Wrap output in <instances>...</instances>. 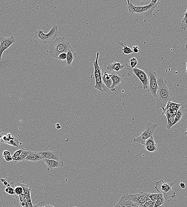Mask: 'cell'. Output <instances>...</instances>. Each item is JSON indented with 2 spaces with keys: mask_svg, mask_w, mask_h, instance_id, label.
<instances>
[{
  "mask_svg": "<svg viewBox=\"0 0 187 207\" xmlns=\"http://www.w3.org/2000/svg\"><path fill=\"white\" fill-rule=\"evenodd\" d=\"M159 89L156 92V108H165L169 102L172 100V94L164 81L163 77L157 76Z\"/></svg>",
  "mask_w": 187,
  "mask_h": 207,
  "instance_id": "1",
  "label": "cell"
},
{
  "mask_svg": "<svg viewBox=\"0 0 187 207\" xmlns=\"http://www.w3.org/2000/svg\"><path fill=\"white\" fill-rule=\"evenodd\" d=\"M129 13L130 15L139 14L144 15L147 17L151 18L152 13L155 8L157 9L158 6L160 4L159 1L152 0L149 4L143 6H135L130 1H127Z\"/></svg>",
  "mask_w": 187,
  "mask_h": 207,
  "instance_id": "2",
  "label": "cell"
},
{
  "mask_svg": "<svg viewBox=\"0 0 187 207\" xmlns=\"http://www.w3.org/2000/svg\"><path fill=\"white\" fill-rule=\"evenodd\" d=\"M71 46L70 42L67 41L64 37H57L50 44L47 53L52 58L56 59L62 53H67Z\"/></svg>",
  "mask_w": 187,
  "mask_h": 207,
  "instance_id": "3",
  "label": "cell"
},
{
  "mask_svg": "<svg viewBox=\"0 0 187 207\" xmlns=\"http://www.w3.org/2000/svg\"><path fill=\"white\" fill-rule=\"evenodd\" d=\"M59 28L58 25H54L47 34L44 33L43 30H38L35 31L34 35L39 43L46 44L50 43L54 41L58 36Z\"/></svg>",
  "mask_w": 187,
  "mask_h": 207,
  "instance_id": "4",
  "label": "cell"
},
{
  "mask_svg": "<svg viewBox=\"0 0 187 207\" xmlns=\"http://www.w3.org/2000/svg\"><path fill=\"white\" fill-rule=\"evenodd\" d=\"M175 184V182H166L161 180L155 183V189L159 193L163 195L164 199L168 200L171 198L176 197L175 192L172 190V187Z\"/></svg>",
  "mask_w": 187,
  "mask_h": 207,
  "instance_id": "5",
  "label": "cell"
},
{
  "mask_svg": "<svg viewBox=\"0 0 187 207\" xmlns=\"http://www.w3.org/2000/svg\"><path fill=\"white\" fill-rule=\"evenodd\" d=\"M99 55V53L98 52L96 55V60L93 63L94 69V76L96 82L94 88L101 92H106L108 89L102 81V68L101 67L99 66L98 63Z\"/></svg>",
  "mask_w": 187,
  "mask_h": 207,
  "instance_id": "6",
  "label": "cell"
},
{
  "mask_svg": "<svg viewBox=\"0 0 187 207\" xmlns=\"http://www.w3.org/2000/svg\"><path fill=\"white\" fill-rule=\"evenodd\" d=\"M157 127V124L152 122L147 123L144 129L142 131L141 134L139 137L133 139V142L140 144L143 146L147 139L153 137L154 132Z\"/></svg>",
  "mask_w": 187,
  "mask_h": 207,
  "instance_id": "7",
  "label": "cell"
},
{
  "mask_svg": "<svg viewBox=\"0 0 187 207\" xmlns=\"http://www.w3.org/2000/svg\"><path fill=\"white\" fill-rule=\"evenodd\" d=\"M127 68H128L129 73L132 72L140 80L143 84V89H147L148 86H149V76L144 72V71L136 67L133 69L130 68L129 67H128Z\"/></svg>",
  "mask_w": 187,
  "mask_h": 207,
  "instance_id": "8",
  "label": "cell"
},
{
  "mask_svg": "<svg viewBox=\"0 0 187 207\" xmlns=\"http://www.w3.org/2000/svg\"><path fill=\"white\" fill-rule=\"evenodd\" d=\"M148 75L149 78V91L152 95L156 97V92L159 89L157 83V75L153 70L148 71Z\"/></svg>",
  "mask_w": 187,
  "mask_h": 207,
  "instance_id": "9",
  "label": "cell"
},
{
  "mask_svg": "<svg viewBox=\"0 0 187 207\" xmlns=\"http://www.w3.org/2000/svg\"><path fill=\"white\" fill-rule=\"evenodd\" d=\"M16 42L15 38L13 35L9 37H0V61L2 59V55L5 51Z\"/></svg>",
  "mask_w": 187,
  "mask_h": 207,
  "instance_id": "10",
  "label": "cell"
},
{
  "mask_svg": "<svg viewBox=\"0 0 187 207\" xmlns=\"http://www.w3.org/2000/svg\"><path fill=\"white\" fill-rule=\"evenodd\" d=\"M50 146H48L46 148L42 149L40 150L39 153L41 155L42 158L46 159L55 160H61L62 153L59 151H50L49 148Z\"/></svg>",
  "mask_w": 187,
  "mask_h": 207,
  "instance_id": "11",
  "label": "cell"
},
{
  "mask_svg": "<svg viewBox=\"0 0 187 207\" xmlns=\"http://www.w3.org/2000/svg\"><path fill=\"white\" fill-rule=\"evenodd\" d=\"M147 193L141 192L137 194L128 195V197L131 201L140 207L148 201L150 200Z\"/></svg>",
  "mask_w": 187,
  "mask_h": 207,
  "instance_id": "12",
  "label": "cell"
},
{
  "mask_svg": "<svg viewBox=\"0 0 187 207\" xmlns=\"http://www.w3.org/2000/svg\"><path fill=\"white\" fill-rule=\"evenodd\" d=\"M112 207H139L131 201L128 198V195H123L118 203Z\"/></svg>",
  "mask_w": 187,
  "mask_h": 207,
  "instance_id": "13",
  "label": "cell"
},
{
  "mask_svg": "<svg viewBox=\"0 0 187 207\" xmlns=\"http://www.w3.org/2000/svg\"><path fill=\"white\" fill-rule=\"evenodd\" d=\"M111 73L110 75L112 81V84L110 89L111 90V91L115 92L116 91L115 87L120 85L124 77V75L117 74L115 72H112Z\"/></svg>",
  "mask_w": 187,
  "mask_h": 207,
  "instance_id": "14",
  "label": "cell"
},
{
  "mask_svg": "<svg viewBox=\"0 0 187 207\" xmlns=\"http://www.w3.org/2000/svg\"><path fill=\"white\" fill-rule=\"evenodd\" d=\"M42 161L46 164L47 170H52L53 169L59 168L62 167L64 164V162L61 160L57 161L43 158Z\"/></svg>",
  "mask_w": 187,
  "mask_h": 207,
  "instance_id": "15",
  "label": "cell"
},
{
  "mask_svg": "<svg viewBox=\"0 0 187 207\" xmlns=\"http://www.w3.org/2000/svg\"><path fill=\"white\" fill-rule=\"evenodd\" d=\"M43 158L40 154L39 152L30 151V153L28 155L24 161H29L36 162L42 160Z\"/></svg>",
  "mask_w": 187,
  "mask_h": 207,
  "instance_id": "16",
  "label": "cell"
},
{
  "mask_svg": "<svg viewBox=\"0 0 187 207\" xmlns=\"http://www.w3.org/2000/svg\"><path fill=\"white\" fill-rule=\"evenodd\" d=\"M124 67V65H121L120 63L114 62L108 64L107 69L111 72H118L120 70H122Z\"/></svg>",
  "mask_w": 187,
  "mask_h": 207,
  "instance_id": "17",
  "label": "cell"
},
{
  "mask_svg": "<svg viewBox=\"0 0 187 207\" xmlns=\"http://www.w3.org/2000/svg\"><path fill=\"white\" fill-rule=\"evenodd\" d=\"M77 55V53L74 52L72 47H70L67 53V64L68 66L72 65L73 61Z\"/></svg>",
  "mask_w": 187,
  "mask_h": 207,
  "instance_id": "18",
  "label": "cell"
},
{
  "mask_svg": "<svg viewBox=\"0 0 187 207\" xmlns=\"http://www.w3.org/2000/svg\"><path fill=\"white\" fill-rule=\"evenodd\" d=\"M16 185L20 186L22 188L24 195H25V197L27 200L28 202L31 201V188L29 187V185H26L17 183Z\"/></svg>",
  "mask_w": 187,
  "mask_h": 207,
  "instance_id": "19",
  "label": "cell"
},
{
  "mask_svg": "<svg viewBox=\"0 0 187 207\" xmlns=\"http://www.w3.org/2000/svg\"><path fill=\"white\" fill-rule=\"evenodd\" d=\"M102 79L103 83L105 84V86L108 88V89H110L112 84V81L110 77V74L108 73L106 71H105L103 76L102 77Z\"/></svg>",
  "mask_w": 187,
  "mask_h": 207,
  "instance_id": "20",
  "label": "cell"
},
{
  "mask_svg": "<svg viewBox=\"0 0 187 207\" xmlns=\"http://www.w3.org/2000/svg\"><path fill=\"white\" fill-rule=\"evenodd\" d=\"M6 144L14 146V147H19V140L14 138L11 134L8 133V140Z\"/></svg>",
  "mask_w": 187,
  "mask_h": 207,
  "instance_id": "21",
  "label": "cell"
},
{
  "mask_svg": "<svg viewBox=\"0 0 187 207\" xmlns=\"http://www.w3.org/2000/svg\"><path fill=\"white\" fill-rule=\"evenodd\" d=\"M30 151H27L25 149H24L23 151L20 154L19 157L13 162L14 163H18L25 160V158L30 153Z\"/></svg>",
  "mask_w": 187,
  "mask_h": 207,
  "instance_id": "22",
  "label": "cell"
},
{
  "mask_svg": "<svg viewBox=\"0 0 187 207\" xmlns=\"http://www.w3.org/2000/svg\"><path fill=\"white\" fill-rule=\"evenodd\" d=\"M119 43L123 47L122 50L123 52V54H124V55H129V54H132L133 52V50H132L130 48L127 46V45L124 42H123L120 41V42H119Z\"/></svg>",
  "mask_w": 187,
  "mask_h": 207,
  "instance_id": "23",
  "label": "cell"
},
{
  "mask_svg": "<svg viewBox=\"0 0 187 207\" xmlns=\"http://www.w3.org/2000/svg\"><path fill=\"white\" fill-rule=\"evenodd\" d=\"M184 114V109H182L180 108L179 109L177 115L175 118L174 123L173 124V126H174L175 125L178 123V122H180L181 120L183 117V115Z\"/></svg>",
  "mask_w": 187,
  "mask_h": 207,
  "instance_id": "24",
  "label": "cell"
},
{
  "mask_svg": "<svg viewBox=\"0 0 187 207\" xmlns=\"http://www.w3.org/2000/svg\"><path fill=\"white\" fill-rule=\"evenodd\" d=\"M166 114L168 120V123L166 125V127H167V129H170L173 126V124L174 123L175 118L168 114Z\"/></svg>",
  "mask_w": 187,
  "mask_h": 207,
  "instance_id": "25",
  "label": "cell"
},
{
  "mask_svg": "<svg viewBox=\"0 0 187 207\" xmlns=\"http://www.w3.org/2000/svg\"><path fill=\"white\" fill-rule=\"evenodd\" d=\"M148 197H149L150 200L153 202H155L158 199L160 196L162 195V194L159 193H147Z\"/></svg>",
  "mask_w": 187,
  "mask_h": 207,
  "instance_id": "26",
  "label": "cell"
},
{
  "mask_svg": "<svg viewBox=\"0 0 187 207\" xmlns=\"http://www.w3.org/2000/svg\"><path fill=\"white\" fill-rule=\"evenodd\" d=\"M156 145H157V144L155 142L153 137H152L149 138L146 140L144 145H143V146H156Z\"/></svg>",
  "mask_w": 187,
  "mask_h": 207,
  "instance_id": "27",
  "label": "cell"
},
{
  "mask_svg": "<svg viewBox=\"0 0 187 207\" xmlns=\"http://www.w3.org/2000/svg\"><path fill=\"white\" fill-rule=\"evenodd\" d=\"M2 157L7 162L11 161H13V158L10 152L9 151L5 150L3 152V155H2Z\"/></svg>",
  "mask_w": 187,
  "mask_h": 207,
  "instance_id": "28",
  "label": "cell"
},
{
  "mask_svg": "<svg viewBox=\"0 0 187 207\" xmlns=\"http://www.w3.org/2000/svg\"><path fill=\"white\" fill-rule=\"evenodd\" d=\"M165 203V199L162 194L159 197L157 200L155 201V205L153 207H162V205Z\"/></svg>",
  "mask_w": 187,
  "mask_h": 207,
  "instance_id": "29",
  "label": "cell"
},
{
  "mask_svg": "<svg viewBox=\"0 0 187 207\" xmlns=\"http://www.w3.org/2000/svg\"><path fill=\"white\" fill-rule=\"evenodd\" d=\"M182 29L185 30L187 28V9L186 12L184 14V17L182 21V24L180 26Z\"/></svg>",
  "mask_w": 187,
  "mask_h": 207,
  "instance_id": "30",
  "label": "cell"
},
{
  "mask_svg": "<svg viewBox=\"0 0 187 207\" xmlns=\"http://www.w3.org/2000/svg\"><path fill=\"white\" fill-rule=\"evenodd\" d=\"M143 148L150 152H155L158 150L157 145L154 146H143Z\"/></svg>",
  "mask_w": 187,
  "mask_h": 207,
  "instance_id": "31",
  "label": "cell"
},
{
  "mask_svg": "<svg viewBox=\"0 0 187 207\" xmlns=\"http://www.w3.org/2000/svg\"><path fill=\"white\" fill-rule=\"evenodd\" d=\"M138 64V61L135 58H133L130 59V66L131 68L133 69L136 67Z\"/></svg>",
  "mask_w": 187,
  "mask_h": 207,
  "instance_id": "32",
  "label": "cell"
},
{
  "mask_svg": "<svg viewBox=\"0 0 187 207\" xmlns=\"http://www.w3.org/2000/svg\"><path fill=\"white\" fill-rule=\"evenodd\" d=\"M24 149V148H22L20 150L16 151L15 152L13 153V155L12 156V158H13V161L17 158L21 152H22V151H23Z\"/></svg>",
  "mask_w": 187,
  "mask_h": 207,
  "instance_id": "33",
  "label": "cell"
},
{
  "mask_svg": "<svg viewBox=\"0 0 187 207\" xmlns=\"http://www.w3.org/2000/svg\"><path fill=\"white\" fill-rule=\"evenodd\" d=\"M14 189V191H15V194L17 195H20L23 192L22 188L20 186H19V185H17V186L15 187Z\"/></svg>",
  "mask_w": 187,
  "mask_h": 207,
  "instance_id": "34",
  "label": "cell"
},
{
  "mask_svg": "<svg viewBox=\"0 0 187 207\" xmlns=\"http://www.w3.org/2000/svg\"><path fill=\"white\" fill-rule=\"evenodd\" d=\"M155 202L149 200L144 203V204L139 207H153L155 205Z\"/></svg>",
  "mask_w": 187,
  "mask_h": 207,
  "instance_id": "35",
  "label": "cell"
},
{
  "mask_svg": "<svg viewBox=\"0 0 187 207\" xmlns=\"http://www.w3.org/2000/svg\"><path fill=\"white\" fill-rule=\"evenodd\" d=\"M5 191L8 194L11 195H12L15 194L14 189L10 186L6 188L5 189Z\"/></svg>",
  "mask_w": 187,
  "mask_h": 207,
  "instance_id": "36",
  "label": "cell"
},
{
  "mask_svg": "<svg viewBox=\"0 0 187 207\" xmlns=\"http://www.w3.org/2000/svg\"><path fill=\"white\" fill-rule=\"evenodd\" d=\"M67 59V53H62L58 56L57 59L59 61H65Z\"/></svg>",
  "mask_w": 187,
  "mask_h": 207,
  "instance_id": "37",
  "label": "cell"
},
{
  "mask_svg": "<svg viewBox=\"0 0 187 207\" xmlns=\"http://www.w3.org/2000/svg\"><path fill=\"white\" fill-rule=\"evenodd\" d=\"M45 203L44 201L40 202L38 204L33 206V207H44Z\"/></svg>",
  "mask_w": 187,
  "mask_h": 207,
  "instance_id": "38",
  "label": "cell"
},
{
  "mask_svg": "<svg viewBox=\"0 0 187 207\" xmlns=\"http://www.w3.org/2000/svg\"><path fill=\"white\" fill-rule=\"evenodd\" d=\"M139 48L138 46H134L133 47V51L135 53H138L139 52Z\"/></svg>",
  "mask_w": 187,
  "mask_h": 207,
  "instance_id": "39",
  "label": "cell"
},
{
  "mask_svg": "<svg viewBox=\"0 0 187 207\" xmlns=\"http://www.w3.org/2000/svg\"><path fill=\"white\" fill-rule=\"evenodd\" d=\"M24 196H25V195H24V192H23V193L22 194H20V195H19V198H20V203H22V202H24Z\"/></svg>",
  "mask_w": 187,
  "mask_h": 207,
  "instance_id": "40",
  "label": "cell"
},
{
  "mask_svg": "<svg viewBox=\"0 0 187 207\" xmlns=\"http://www.w3.org/2000/svg\"><path fill=\"white\" fill-rule=\"evenodd\" d=\"M180 187L183 189H185L186 187L185 184L184 182H181L180 184Z\"/></svg>",
  "mask_w": 187,
  "mask_h": 207,
  "instance_id": "41",
  "label": "cell"
},
{
  "mask_svg": "<svg viewBox=\"0 0 187 207\" xmlns=\"http://www.w3.org/2000/svg\"><path fill=\"white\" fill-rule=\"evenodd\" d=\"M56 128L57 129H61V126L60 125V124H59V123H57L56 126Z\"/></svg>",
  "mask_w": 187,
  "mask_h": 207,
  "instance_id": "42",
  "label": "cell"
},
{
  "mask_svg": "<svg viewBox=\"0 0 187 207\" xmlns=\"http://www.w3.org/2000/svg\"><path fill=\"white\" fill-rule=\"evenodd\" d=\"M3 183L4 185L5 186H7L8 184V182H7L6 181V180H5V181Z\"/></svg>",
  "mask_w": 187,
  "mask_h": 207,
  "instance_id": "43",
  "label": "cell"
},
{
  "mask_svg": "<svg viewBox=\"0 0 187 207\" xmlns=\"http://www.w3.org/2000/svg\"><path fill=\"white\" fill-rule=\"evenodd\" d=\"M44 207H55L53 206H52L51 205H47L45 206H44Z\"/></svg>",
  "mask_w": 187,
  "mask_h": 207,
  "instance_id": "44",
  "label": "cell"
},
{
  "mask_svg": "<svg viewBox=\"0 0 187 207\" xmlns=\"http://www.w3.org/2000/svg\"><path fill=\"white\" fill-rule=\"evenodd\" d=\"M2 133H0V142L1 141V137H2Z\"/></svg>",
  "mask_w": 187,
  "mask_h": 207,
  "instance_id": "45",
  "label": "cell"
},
{
  "mask_svg": "<svg viewBox=\"0 0 187 207\" xmlns=\"http://www.w3.org/2000/svg\"><path fill=\"white\" fill-rule=\"evenodd\" d=\"M185 48H186V49H187V42L186 43V44Z\"/></svg>",
  "mask_w": 187,
  "mask_h": 207,
  "instance_id": "46",
  "label": "cell"
},
{
  "mask_svg": "<svg viewBox=\"0 0 187 207\" xmlns=\"http://www.w3.org/2000/svg\"><path fill=\"white\" fill-rule=\"evenodd\" d=\"M185 135H187V130L186 132L185 133V134H184Z\"/></svg>",
  "mask_w": 187,
  "mask_h": 207,
  "instance_id": "47",
  "label": "cell"
},
{
  "mask_svg": "<svg viewBox=\"0 0 187 207\" xmlns=\"http://www.w3.org/2000/svg\"></svg>",
  "mask_w": 187,
  "mask_h": 207,
  "instance_id": "48",
  "label": "cell"
}]
</instances>
